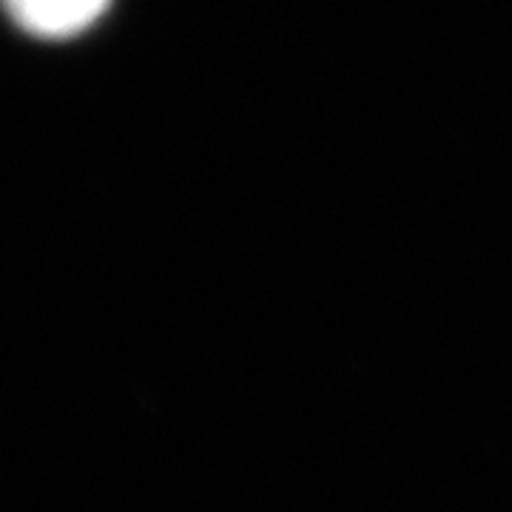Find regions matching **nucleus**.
<instances>
[{"instance_id": "nucleus-1", "label": "nucleus", "mask_w": 512, "mask_h": 512, "mask_svg": "<svg viewBox=\"0 0 512 512\" xmlns=\"http://www.w3.org/2000/svg\"><path fill=\"white\" fill-rule=\"evenodd\" d=\"M6 12L37 37L86 32L109 9V0H3Z\"/></svg>"}]
</instances>
